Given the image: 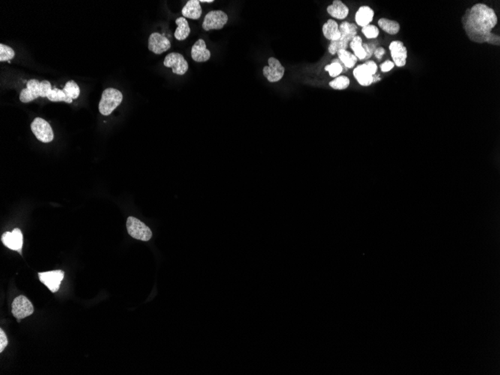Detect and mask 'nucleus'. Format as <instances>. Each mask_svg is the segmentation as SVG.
<instances>
[{"label": "nucleus", "mask_w": 500, "mask_h": 375, "mask_svg": "<svg viewBox=\"0 0 500 375\" xmlns=\"http://www.w3.org/2000/svg\"><path fill=\"white\" fill-rule=\"evenodd\" d=\"M52 89L49 81L39 82L37 79H30L27 82L26 88L21 91L19 100L22 103H28L39 97H47Z\"/></svg>", "instance_id": "obj_2"}, {"label": "nucleus", "mask_w": 500, "mask_h": 375, "mask_svg": "<svg viewBox=\"0 0 500 375\" xmlns=\"http://www.w3.org/2000/svg\"><path fill=\"white\" fill-rule=\"evenodd\" d=\"M63 91L65 93L66 96L68 98L71 99V100L77 98L79 97V94H80L79 87L78 86L77 84L73 80H70L67 82V83L64 85V88H63Z\"/></svg>", "instance_id": "obj_25"}, {"label": "nucleus", "mask_w": 500, "mask_h": 375, "mask_svg": "<svg viewBox=\"0 0 500 375\" xmlns=\"http://www.w3.org/2000/svg\"><path fill=\"white\" fill-rule=\"evenodd\" d=\"M202 10L200 5V1L198 0H190L187 2L182 9V14L184 17L190 18L192 19H198L201 17Z\"/></svg>", "instance_id": "obj_20"}, {"label": "nucleus", "mask_w": 500, "mask_h": 375, "mask_svg": "<svg viewBox=\"0 0 500 375\" xmlns=\"http://www.w3.org/2000/svg\"><path fill=\"white\" fill-rule=\"evenodd\" d=\"M178 27L175 31V37L177 40H184L187 38L190 34V28L188 22L184 16L178 18L175 21Z\"/></svg>", "instance_id": "obj_21"}, {"label": "nucleus", "mask_w": 500, "mask_h": 375, "mask_svg": "<svg viewBox=\"0 0 500 375\" xmlns=\"http://www.w3.org/2000/svg\"><path fill=\"white\" fill-rule=\"evenodd\" d=\"M192 58L196 62H205L211 58V52L207 49L206 43L203 39H199L193 44L191 49Z\"/></svg>", "instance_id": "obj_15"}, {"label": "nucleus", "mask_w": 500, "mask_h": 375, "mask_svg": "<svg viewBox=\"0 0 500 375\" xmlns=\"http://www.w3.org/2000/svg\"><path fill=\"white\" fill-rule=\"evenodd\" d=\"M362 32L363 33L364 35L367 38L374 39L377 38L378 37L380 31H379L378 28L376 25L370 24V25H366V26L362 28Z\"/></svg>", "instance_id": "obj_30"}, {"label": "nucleus", "mask_w": 500, "mask_h": 375, "mask_svg": "<svg viewBox=\"0 0 500 375\" xmlns=\"http://www.w3.org/2000/svg\"><path fill=\"white\" fill-rule=\"evenodd\" d=\"M31 130L37 139L43 143L52 142L53 131L50 124L41 118H35L31 124Z\"/></svg>", "instance_id": "obj_6"}, {"label": "nucleus", "mask_w": 500, "mask_h": 375, "mask_svg": "<svg viewBox=\"0 0 500 375\" xmlns=\"http://www.w3.org/2000/svg\"><path fill=\"white\" fill-rule=\"evenodd\" d=\"M122 100L123 94L121 91L113 88H106L103 91L99 103V112L108 116L121 104Z\"/></svg>", "instance_id": "obj_4"}, {"label": "nucleus", "mask_w": 500, "mask_h": 375, "mask_svg": "<svg viewBox=\"0 0 500 375\" xmlns=\"http://www.w3.org/2000/svg\"><path fill=\"white\" fill-rule=\"evenodd\" d=\"M7 339L2 330H0V353L3 352L7 346Z\"/></svg>", "instance_id": "obj_32"}, {"label": "nucleus", "mask_w": 500, "mask_h": 375, "mask_svg": "<svg viewBox=\"0 0 500 375\" xmlns=\"http://www.w3.org/2000/svg\"><path fill=\"white\" fill-rule=\"evenodd\" d=\"M353 76L362 86H369L373 83V75L366 64H359L353 70Z\"/></svg>", "instance_id": "obj_16"}, {"label": "nucleus", "mask_w": 500, "mask_h": 375, "mask_svg": "<svg viewBox=\"0 0 500 375\" xmlns=\"http://www.w3.org/2000/svg\"><path fill=\"white\" fill-rule=\"evenodd\" d=\"M200 2L211 3L214 2V0H201Z\"/></svg>", "instance_id": "obj_37"}, {"label": "nucleus", "mask_w": 500, "mask_h": 375, "mask_svg": "<svg viewBox=\"0 0 500 375\" xmlns=\"http://www.w3.org/2000/svg\"><path fill=\"white\" fill-rule=\"evenodd\" d=\"M362 44H363V42H362V37L359 35H356L349 44L352 50L353 51L355 56L359 60H365V55H366Z\"/></svg>", "instance_id": "obj_24"}, {"label": "nucleus", "mask_w": 500, "mask_h": 375, "mask_svg": "<svg viewBox=\"0 0 500 375\" xmlns=\"http://www.w3.org/2000/svg\"><path fill=\"white\" fill-rule=\"evenodd\" d=\"M339 30L341 33L339 39L336 41H330L328 47V51L331 55H335L340 49L347 50L351 40L357 35V25L347 21L340 24Z\"/></svg>", "instance_id": "obj_3"}, {"label": "nucleus", "mask_w": 500, "mask_h": 375, "mask_svg": "<svg viewBox=\"0 0 500 375\" xmlns=\"http://www.w3.org/2000/svg\"><path fill=\"white\" fill-rule=\"evenodd\" d=\"M64 271H61V270L38 273L40 281L45 286H46L52 293H55L59 290L60 286H61V283L64 279Z\"/></svg>", "instance_id": "obj_9"}, {"label": "nucleus", "mask_w": 500, "mask_h": 375, "mask_svg": "<svg viewBox=\"0 0 500 375\" xmlns=\"http://www.w3.org/2000/svg\"><path fill=\"white\" fill-rule=\"evenodd\" d=\"M392 61L397 67H404L407 64V49L401 40H394L389 44Z\"/></svg>", "instance_id": "obj_12"}, {"label": "nucleus", "mask_w": 500, "mask_h": 375, "mask_svg": "<svg viewBox=\"0 0 500 375\" xmlns=\"http://www.w3.org/2000/svg\"><path fill=\"white\" fill-rule=\"evenodd\" d=\"M47 98L48 100L52 102L64 101L66 102V103H71L72 101H73V100L68 98L66 96L65 93L63 91V90L58 89L56 88L52 89V91H50L49 95H48Z\"/></svg>", "instance_id": "obj_27"}, {"label": "nucleus", "mask_w": 500, "mask_h": 375, "mask_svg": "<svg viewBox=\"0 0 500 375\" xmlns=\"http://www.w3.org/2000/svg\"><path fill=\"white\" fill-rule=\"evenodd\" d=\"M34 309L31 303L25 296L17 297L13 300L11 305V313L17 319L18 322L31 316L34 313Z\"/></svg>", "instance_id": "obj_8"}, {"label": "nucleus", "mask_w": 500, "mask_h": 375, "mask_svg": "<svg viewBox=\"0 0 500 375\" xmlns=\"http://www.w3.org/2000/svg\"><path fill=\"white\" fill-rule=\"evenodd\" d=\"M378 25L385 32L392 34V35L398 34L399 32L400 28H401L400 24L397 21L387 19V18H381V19H379Z\"/></svg>", "instance_id": "obj_22"}, {"label": "nucleus", "mask_w": 500, "mask_h": 375, "mask_svg": "<svg viewBox=\"0 0 500 375\" xmlns=\"http://www.w3.org/2000/svg\"><path fill=\"white\" fill-rule=\"evenodd\" d=\"M268 66L263 68V76L269 82H276L284 76L285 69L279 61L274 57L268 58Z\"/></svg>", "instance_id": "obj_10"}, {"label": "nucleus", "mask_w": 500, "mask_h": 375, "mask_svg": "<svg viewBox=\"0 0 500 375\" xmlns=\"http://www.w3.org/2000/svg\"><path fill=\"white\" fill-rule=\"evenodd\" d=\"M377 41H372L370 42V43H365L362 44L363 46L364 50H365V60H368V58H371L373 54H374V50L377 49Z\"/></svg>", "instance_id": "obj_31"}, {"label": "nucleus", "mask_w": 500, "mask_h": 375, "mask_svg": "<svg viewBox=\"0 0 500 375\" xmlns=\"http://www.w3.org/2000/svg\"><path fill=\"white\" fill-rule=\"evenodd\" d=\"M1 241L10 250H14L20 254L22 253L23 237L19 229H14L13 232H7L3 234Z\"/></svg>", "instance_id": "obj_13"}, {"label": "nucleus", "mask_w": 500, "mask_h": 375, "mask_svg": "<svg viewBox=\"0 0 500 375\" xmlns=\"http://www.w3.org/2000/svg\"><path fill=\"white\" fill-rule=\"evenodd\" d=\"M13 49L7 45L0 43V61H10L14 57Z\"/></svg>", "instance_id": "obj_29"}, {"label": "nucleus", "mask_w": 500, "mask_h": 375, "mask_svg": "<svg viewBox=\"0 0 500 375\" xmlns=\"http://www.w3.org/2000/svg\"><path fill=\"white\" fill-rule=\"evenodd\" d=\"M394 66H395V64H394L393 61L388 60V61H384L383 64H380V67L382 72L386 73V72H389L391 70H392Z\"/></svg>", "instance_id": "obj_33"}, {"label": "nucleus", "mask_w": 500, "mask_h": 375, "mask_svg": "<svg viewBox=\"0 0 500 375\" xmlns=\"http://www.w3.org/2000/svg\"><path fill=\"white\" fill-rule=\"evenodd\" d=\"M327 13L333 18L344 19L348 16L349 8L340 0H334L332 4L326 7Z\"/></svg>", "instance_id": "obj_18"}, {"label": "nucleus", "mask_w": 500, "mask_h": 375, "mask_svg": "<svg viewBox=\"0 0 500 375\" xmlns=\"http://www.w3.org/2000/svg\"><path fill=\"white\" fill-rule=\"evenodd\" d=\"M170 47L171 43L169 39L160 33H152L148 38V49L157 55L166 52Z\"/></svg>", "instance_id": "obj_14"}, {"label": "nucleus", "mask_w": 500, "mask_h": 375, "mask_svg": "<svg viewBox=\"0 0 500 375\" xmlns=\"http://www.w3.org/2000/svg\"><path fill=\"white\" fill-rule=\"evenodd\" d=\"M374 12L369 6H361L355 15V20L359 26L363 27L370 25L374 18Z\"/></svg>", "instance_id": "obj_17"}, {"label": "nucleus", "mask_w": 500, "mask_h": 375, "mask_svg": "<svg viewBox=\"0 0 500 375\" xmlns=\"http://www.w3.org/2000/svg\"><path fill=\"white\" fill-rule=\"evenodd\" d=\"M323 36L327 40L330 41H336L339 39L341 36L340 33L339 25L337 23L336 21L334 19H329L323 24L322 27Z\"/></svg>", "instance_id": "obj_19"}, {"label": "nucleus", "mask_w": 500, "mask_h": 375, "mask_svg": "<svg viewBox=\"0 0 500 375\" xmlns=\"http://www.w3.org/2000/svg\"><path fill=\"white\" fill-rule=\"evenodd\" d=\"M164 66L171 67L175 74L184 75L188 70V63L184 57L178 52H171L166 55L164 59Z\"/></svg>", "instance_id": "obj_11"}, {"label": "nucleus", "mask_w": 500, "mask_h": 375, "mask_svg": "<svg viewBox=\"0 0 500 375\" xmlns=\"http://www.w3.org/2000/svg\"><path fill=\"white\" fill-rule=\"evenodd\" d=\"M386 53V49L380 46V47H377V49L374 50V55L376 58L378 60L381 59L383 58V55Z\"/></svg>", "instance_id": "obj_35"}, {"label": "nucleus", "mask_w": 500, "mask_h": 375, "mask_svg": "<svg viewBox=\"0 0 500 375\" xmlns=\"http://www.w3.org/2000/svg\"><path fill=\"white\" fill-rule=\"evenodd\" d=\"M338 59L342 63L344 67L347 69L353 68L356 63L357 62L358 58L355 56L354 54L351 53L346 49H340L337 52Z\"/></svg>", "instance_id": "obj_23"}, {"label": "nucleus", "mask_w": 500, "mask_h": 375, "mask_svg": "<svg viewBox=\"0 0 500 375\" xmlns=\"http://www.w3.org/2000/svg\"><path fill=\"white\" fill-rule=\"evenodd\" d=\"M463 27L470 40L500 46V37L492 33L498 22L495 10L484 3H477L467 9L462 16Z\"/></svg>", "instance_id": "obj_1"}, {"label": "nucleus", "mask_w": 500, "mask_h": 375, "mask_svg": "<svg viewBox=\"0 0 500 375\" xmlns=\"http://www.w3.org/2000/svg\"><path fill=\"white\" fill-rule=\"evenodd\" d=\"M366 64L367 67L369 69L370 71H371V74L374 76L377 73V65L374 61H366L365 63Z\"/></svg>", "instance_id": "obj_34"}, {"label": "nucleus", "mask_w": 500, "mask_h": 375, "mask_svg": "<svg viewBox=\"0 0 500 375\" xmlns=\"http://www.w3.org/2000/svg\"><path fill=\"white\" fill-rule=\"evenodd\" d=\"M329 86L335 90H344L350 85V79L346 76H338L329 82Z\"/></svg>", "instance_id": "obj_28"}, {"label": "nucleus", "mask_w": 500, "mask_h": 375, "mask_svg": "<svg viewBox=\"0 0 500 375\" xmlns=\"http://www.w3.org/2000/svg\"><path fill=\"white\" fill-rule=\"evenodd\" d=\"M228 15L223 10H215L208 12L204 19L202 28L205 31L211 29H222L227 23Z\"/></svg>", "instance_id": "obj_7"}, {"label": "nucleus", "mask_w": 500, "mask_h": 375, "mask_svg": "<svg viewBox=\"0 0 500 375\" xmlns=\"http://www.w3.org/2000/svg\"><path fill=\"white\" fill-rule=\"evenodd\" d=\"M325 70L329 73L331 77L336 78L343 71L342 63L339 59L332 60V63L325 67Z\"/></svg>", "instance_id": "obj_26"}, {"label": "nucleus", "mask_w": 500, "mask_h": 375, "mask_svg": "<svg viewBox=\"0 0 500 375\" xmlns=\"http://www.w3.org/2000/svg\"><path fill=\"white\" fill-rule=\"evenodd\" d=\"M127 229L129 235L135 239L148 241L152 238L151 229L145 223L135 217H130L127 218Z\"/></svg>", "instance_id": "obj_5"}, {"label": "nucleus", "mask_w": 500, "mask_h": 375, "mask_svg": "<svg viewBox=\"0 0 500 375\" xmlns=\"http://www.w3.org/2000/svg\"><path fill=\"white\" fill-rule=\"evenodd\" d=\"M381 80V78L380 77V75L376 73L375 75L373 76V82H378V81Z\"/></svg>", "instance_id": "obj_36"}]
</instances>
